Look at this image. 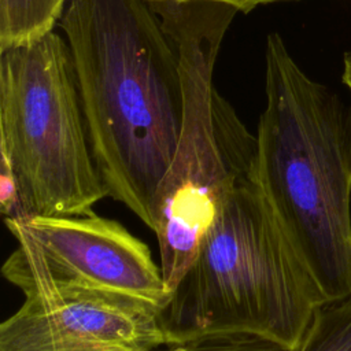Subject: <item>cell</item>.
<instances>
[{
    "mask_svg": "<svg viewBox=\"0 0 351 351\" xmlns=\"http://www.w3.org/2000/svg\"><path fill=\"white\" fill-rule=\"evenodd\" d=\"M0 53V167L16 181L23 219L93 211L107 191L69 44L49 32Z\"/></svg>",
    "mask_w": 351,
    "mask_h": 351,
    "instance_id": "cell-5",
    "label": "cell"
},
{
    "mask_svg": "<svg viewBox=\"0 0 351 351\" xmlns=\"http://www.w3.org/2000/svg\"><path fill=\"white\" fill-rule=\"evenodd\" d=\"M60 27L107 196L151 229L152 202L182 126L174 44L149 0H69Z\"/></svg>",
    "mask_w": 351,
    "mask_h": 351,
    "instance_id": "cell-1",
    "label": "cell"
},
{
    "mask_svg": "<svg viewBox=\"0 0 351 351\" xmlns=\"http://www.w3.org/2000/svg\"><path fill=\"white\" fill-rule=\"evenodd\" d=\"M145 351H295L274 341L241 333H215L169 341Z\"/></svg>",
    "mask_w": 351,
    "mask_h": 351,
    "instance_id": "cell-10",
    "label": "cell"
},
{
    "mask_svg": "<svg viewBox=\"0 0 351 351\" xmlns=\"http://www.w3.org/2000/svg\"><path fill=\"white\" fill-rule=\"evenodd\" d=\"M256 177L328 302L351 298V104L266 40Z\"/></svg>",
    "mask_w": 351,
    "mask_h": 351,
    "instance_id": "cell-2",
    "label": "cell"
},
{
    "mask_svg": "<svg viewBox=\"0 0 351 351\" xmlns=\"http://www.w3.org/2000/svg\"><path fill=\"white\" fill-rule=\"evenodd\" d=\"M4 222L16 248L1 274L23 296L78 289L136 300L158 311L170 299L149 247L115 219L90 211Z\"/></svg>",
    "mask_w": 351,
    "mask_h": 351,
    "instance_id": "cell-6",
    "label": "cell"
},
{
    "mask_svg": "<svg viewBox=\"0 0 351 351\" xmlns=\"http://www.w3.org/2000/svg\"><path fill=\"white\" fill-rule=\"evenodd\" d=\"M178 55L182 126L152 202L163 278L176 288L236 188L256 176L258 140L214 89L221 43L237 10L213 1H149Z\"/></svg>",
    "mask_w": 351,
    "mask_h": 351,
    "instance_id": "cell-4",
    "label": "cell"
},
{
    "mask_svg": "<svg viewBox=\"0 0 351 351\" xmlns=\"http://www.w3.org/2000/svg\"><path fill=\"white\" fill-rule=\"evenodd\" d=\"M69 0H0V51L26 45L49 32Z\"/></svg>",
    "mask_w": 351,
    "mask_h": 351,
    "instance_id": "cell-8",
    "label": "cell"
},
{
    "mask_svg": "<svg viewBox=\"0 0 351 351\" xmlns=\"http://www.w3.org/2000/svg\"><path fill=\"white\" fill-rule=\"evenodd\" d=\"M343 84L350 89L351 92V53L344 55L343 60V75H341Z\"/></svg>",
    "mask_w": 351,
    "mask_h": 351,
    "instance_id": "cell-12",
    "label": "cell"
},
{
    "mask_svg": "<svg viewBox=\"0 0 351 351\" xmlns=\"http://www.w3.org/2000/svg\"><path fill=\"white\" fill-rule=\"evenodd\" d=\"M149 1H213V3H223L234 7L237 11L250 12L254 8L265 4L280 3V1H291V0H149Z\"/></svg>",
    "mask_w": 351,
    "mask_h": 351,
    "instance_id": "cell-11",
    "label": "cell"
},
{
    "mask_svg": "<svg viewBox=\"0 0 351 351\" xmlns=\"http://www.w3.org/2000/svg\"><path fill=\"white\" fill-rule=\"evenodd\" d=\"M295 351H351V298L324 303Z\"/></svg>",
    "mask_w": 351,
    "mask_h": 351,
    "instance_id": "cell-9",
    "label": "cell"
},
{
    "mask_svg": "<svg viewBox=\"0 0 351 351\" xmlns=\"http://www.w3.org/2000/svg\"><path fill=\"white\" fill-rule=\"evenodd\" d=\"M165 343L156 308L78 289L29 293L0 324V351H145Z\"/></svg>",
    "mask_w": 351,
    "mask_h": 351,
    "instance_id": "cell-7",
    "label": "cell"
},
{
    "mask_svg": "<svg viewBox=\"0 0 351 351\" xmlns=\"http://www.w3.org/2000/svg\"><path fill=\"white\" fill-rule=\"evenodd\" d=\"M326 302L255 176L228 197L159 321L167 343L241 333L296 350Z\"/></svg>",
    "mask_w": 351,
    "mask_h": 351,
    "instance_id": "cell-3",
    "label": "cell"
}]
</instances>
